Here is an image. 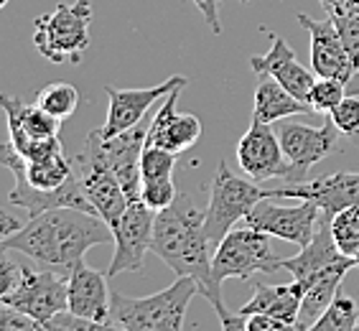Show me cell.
I'll use <instances>...</instances> for the list:
<instances>
[{"instance_id":"obj_12","label":"cell","mask_w":359,"mask_h":331,"mask_svg":"<svg viewBox=\"0 0 359 331\" xmlns=\"http://www.w3.org/2000/svg\"><path fill=\"white\" fill-rule=\"evenodd\" d=\"M237 153V163L250 179L263 184L270 179H285L290 181V168L288 158L283 153V145L278 138L273 128L268 123H260V120H252L248 128V133L240 138L235 148Z\"/></svg>"},{"instance_id":"obj_25","label":"cell","mask_w":359,"mask_h":331,"mask_svg":"<svg viewBox=\"0 0 359 331\" xmlns=\"http://www.w3.org/2000/svg\"><path fill=\"white\" fill-rule=\"evenodd\" d=\"M359 326V304L354 298L337 293L329 309L316 318L311 331H354Z\"/></svg>"},{"instance_id":"obj_26","label":"cell","mask_w":359,"mask_h":331,"mask_svg":"<svg viewBox=\"0 0 359 331\" xmlns=\"http://www.w3.org/2000/svg\"><path fill=\"white\" fill-rule=\"evenodd\" d=\"M332 235L344 255L354 257L359 250V204L346 207L332 217Z\"/></svg>"},{"instance_id":"obj_7","label":"cell","mask_w":359,"mask_h":331,"mask_svg":"<svg viewBox=\"0 0 359 331\" xmlns=\"http://www.w3.org/2000/svg\"><path fill=\"white\" fill-rule=\"evenodd\" d=\"M76 173L82 179V189L92 201L95 212L107 222V227H115L120 217L128 209V194L120 187L118 176L112 171L102 153V130L97 128L84 138V151L74 158Z\"/></svg>"},{"instance_id":"obj_13","label":"cell","mask_w":359,"mask_h":331,"mask_svg":"<svg viewBox=\"0 0 359 331\" xmlns=\"http://www.w3.org/2000/svg\"><path fill=\"white\" fill-rule=\"evenodd\" d=\"M354 265H357V260L344 255L337 248L332 235V217H326L324 212H321V222H318L313 240L309 245H304L296 257H280V270H288L293 281L304 285V293L316 278L326 276L329 270L354 268Z\"/></svg>"},{"instance_id":"obj_18","label":"cell","mask_w":359,"mask_h":331,"mask_svg":"<svg viewBox=\"0 0 359 331\" xmlns=\"http://www.w3.org/2000/svg\"><path fill=\"white\" fill-rule=\"evenodd\" d=\"M298 26H304L311 36V69L316 76H329V79H341L349 82L354 76L352 56L346 54L344 41L339 36L332 18L316 21L311 15H298Z\"/></svg>"},{"instance_id":"obj_28","label":"cell","mask_w":359,"mask_h":331,"mask_svg":"<svg viewBox=\"0 0 359 331\" xmlns=\"http://www.w3.org/2000/svg\"><path fill=\"white\" fill-rule=\"evenodd\" d=\"M344 97H346V82L329 79V76H316L311 95H309V104L313 107V112H326L329 115Z\"/></svg>"},{"instance_id":"obj_2","label":"cell","mask_w":359,"mask_h":331,"mask_svg":"<svg viewBox=\"0 0 359 331\" xmlns=\"http://www.w3.org/2000/svg\"><path fill=\"white\" fill-rule=\"evenodd\" d=\"M112 240V229L102 217L82 209H48V212L28 217L15 235L6 237L11 250H18L41 268L72 270L76 260L95 245Z\"/></svg>"},{"instance_id":"obj_3","label":"cell","mask_w":359,"mask_h":331,"mask_svg":"<svg viewBox=\"0 0 359 331\" xmlns=\"http://www.w3.org/2000/svg\"><path fill=\"white\" fill-rule=\"evenodd\" d=\"M199 293L194 278L176 276L168 288L153 296H125L120 290L110 293L112 326L128 331H181L191 298Z\"/></svg>"},{"instance_id":"obj_27","label":"cell","mask_w":359,"mask_h":331,"mask_svg":"<svg viewBox=\"0 0 359 331\" xmlns=\"http://www.w3.org/2000/svg\"><path fill=\"white\" fill-rule=\"evenodd\" d=\"M176 158H179V153L166 151V148H161V145L145 143L143 156H140V176H143V181L173 179Z\"/></svg>"},{"instance_id":"obj_5","label":"cell","mask_w":359,"mask_h":331,"mask_svg":"<svg viewBox=\"0 0 359 331\" xmlns=\"http://www.w3.org/2000/svg\"><path fill=\"white\" fill-rule=\"evenodd\" d=\"M268 196V189H260L257 181L242 179L237 173L227 168L224 161H219V168L212 181V191H209V204H207V235L212 245H219L224 240L229 229H235L237 222L248 217V212L255 207L257 201Z\"/></svg>"},{"instance_id":"obj_40","label":"cell","mask_w":359,"mask_h":331,"mask_svg":"<svg viewBox=\"0 0 359 331\" xmlns=\"http://www.w3.org/2000/svg\"><path fill=\"white\" fill-rule=\"evenodd\" d=\"M354 260H357V265H359V250H357V255H354Z\"/></svg>"},{"instance_id":"obj_14","label":"cell","mask_w":359,"mask_h":331,"mask_svg":"<svg viewBox=\"0 0 359 331\" xmlns=\"http://www.w3.org/2000/svg\"><path fill=\"white\" fill-rule=\"evenodd\" d=\"M273 199H311L316 201L326 217H334L346 207L359 204V173L339 171L321 176V179H306L296 184H285L283 189H268Z\"/></svg>"},{"instance_id":"obj_30","label":"cell","mask_w":359,"mask_h":331,"mask_svg":"<svg viewBox=\"0 0 359 331\" xmlns=\"http://www.w3.org/2000/svg\"><path fill=\"white\" fill-rule=\"evenodd\" d=\"M179 191H176V184L173 179H156V181H143L140 187V201H145L153 212H161V209L171 207L176 201Z\"/></svg>"},{"instance_id":"obj_16","label":"cell","mask_w":359,"mask_h":331,"mask_svg":"<svg viewBox=\"0 0 359 331\" xmlns=\"http://www.w3.org/2000/svg\"><path fill=\"white\" fill-rule=\"evenodd\" d=\"M148 128H151V120L143 118L138 125H133L118 135H102L104 161L118 176L120 187L128 194V201L140 199V187H143L140 156H143L145 140H148Z\"/></svg>"},{"instance_id":"obj_21","label":"cell","mask_w":359,"mask_h":331,"mask_svg":"<svg viewBox=\"0 0 359 331\" xmlns=\"http://www.w3.org/2000/svg\"><path fill=\"white\" fill-rule=\"evenodd\" d=\"M255 293L237 313L250 316V313H268V316L280 318L290 329H296L298 313H301V301H304V285L293 281L288 285H265L257 283Z\"/></svg>"},{"instance_id":"obj_20","label":"cell","mask_w":359,"mask_h":331,"mask_svg":"<svg viewBox=\"0 0 359 331\" xmlns=\"http://www.w3.org/2000/svg\"><path fill=\"white\" fill-rule=\"evenodd\" d=\"M181 90L184 87H176V90L163 97V104L151 118V128H148V140L145 143L161 145V148L173 153H184L201 138V120L196 115H191V112L176 110Z\"/></svg>"},{"instance_id":"obj_15","label":"cell","mask_w":359,"mask_h":331,"mask_svg":"<svg viewBox=\"0 0 359 331\" xmlns=\"http://www.w3.org/2000/svg\"><path fill=\"white\" fill-rule=\"evenodd\" d=\"M176 87H187V76H171V79L156 84V87H140V90H120L115 84H107L104 92H107L110 107H107L104 125L100 128L102 135H118V133L128 130L133 125H138L153 104L163 100Z\"/></svg>"},{"instance_id":"obj_34","label":"cell","mask_w":359,"mask_h":331,"mask_svg":"<svg viewBox=\"0 0 359 331\" xmlns=\"http://www.w3.org/2000/svg\"><path fill=\"white\" fill-rule=\"evenodd\" d=\"M76 329L97 331V329H104V326L95 324V321H90V318L76 316V313H72L69 309L62 311L59 316L51 318V321H48V326H46V331H76Z\"/></svg>"},{"instance_id":"obj_11","label":"cell","mask_w":359,"mask_h":331,"mask_svg":"<svg viewBox=\"0 0 359 331\" xmlns=\"http://www.w3.org/2000/svg\"><path fill=\"white\" fill-rule=\"evenodd\" d=\"M278 138H280L285 158H288L290 168H293L288 184H296V181L309 179V171H311L313 166L321 163L329 153L337 151L339 128L334 125L332 118H326L321 123V128L288 123L280 128Z\"/></svg>"},{"instance_id":"obj_17","label":"cell","mask_w":359,"mask_h":331,"mask_svg":"<svg viewBox=\"0 0 359 331\" xmlns=\"http://www.w3.org/2000/svg\"><path fill=\"white\" fill-rule=\"evenodd\" d=\"M265 34L270 36V48L268 54L263 56H250V67L257 76H273L283 84L285 90L293 92L298 100L309 102V95H311V87L316 82V74L313 69L304 67L298 62V56L293 54V48L288 46L283 36H278L276 31L263 28Z\"/></svg>"},{"instance_id":"obj_1","label":"cell","mask_w":359,"mask_h":331,"mask_svg":"<svg viewBox=\"0 0 359 331\" xmlns=\"http://www.w3.org/2000/svg\"><path fill=\"white\" fill-rule=\"evenodd\" d=\"M207 212L199 209L191 194H179L171 207L156 212L151 252L166 262L176 276L194 278L199 283V293L215 306L222 329L245 331V316L229 313L222 298V285L215 281L212 270V240L207 235Z\"/></svg>"},{"instance_id":"obj_4","label":"cell","mask_w":359,"mask_h":331,"mask_svg":"<svg viewBox=\"0 0 359 331\" xmlns=\"http://www.w3.org/2000/svg\"><path fill=\"white\" fill-rule=\"evenodd\" d=\"M90 23H92L90 0L59 3L51 13H43L36 18V31H34L36 51L54 64H64V62L79 64L92 41Z\"/></svg>"},{"instance_id":"obj_24","label":"cell","mask_w":359,"mask_h":331,"mask_svg":"<svg viewBox=\"0 0 359 331\" xmlns=\"http://www.w3.org/2000/svg\"><path fill=\"white\" fill-rule=\"evenodd\" d=\"M34 102L39 104V107H43L48 115H54V118H59V120H67L69 115H74L76 104H79V92H76V87L69 82H51L36 92Z\"/></svg>"},{"instance_id":"obj_10","label":"cell","mask_w":359,"mask_h":331,"mask_svg":"<svg viewBox=\"0 0 359 331\" xmlns=\"http://www.w3.org/2000/svg\"><path fill=\"white\" fill-rule=\"evenodd\" d=\"M153 224H156V212L145 201H128L125 214L112 227L115 255L110 260V268L104 270L107 278L143 270L145 255L151 252L153 245Z\"/></svg>"},{"instance_id":"obj_38","label":"cell","mask_w":359,"mask_h":331,"mask_svg":"<svg viewBox=\"0 0 359 331\" xmlns=\"http://www.w3.org/2000/svg\"><path fill=\"white\" fill-rule=\"evenodd\" d=\"M21 227H23V224L18 222V217H15V214H11L8 209H0V240H6V237L15 235Z\"/></svg>"},{"instance_id":"obj_8","label":"cell","mask_w":359,"mask_h":331,"mask_svg":"<svg viewBox=\"0 0 359 331\" xmlns=\"http://www.w3.org/2000/svg\"><path fill=\"white\" fill-rule=\"evenodd\" d=\"M8 306L23 311L46 331L48 321L69 309V273L56 268H23V276L6 298Z\"/></svg>"},{"instance_id":"obj_33","label":"cell","mask_w":359,"mask_h":331,"mask_svg":"<svg viewBox=\"0 0 359 331\" xmlns=\"http://www.w3.org/2000/svg\"><path fill=\"white\" fill-rule=\"evenodd\" d=\"M8 250H11V248L0 240V298H6L8 293L18 285V281H21V276H23V268L11 260Z\"/></svg>"},{"instance_id":"obj_6","label":"cell","mask_w":359,"mask_h":331,"mask_svg":"<svg viewBox=\"0 0 359 331\" xmlns=\"http://www.w3.org/2000/svg\"><path fill=\"white\" fill-rule=\"evenodd\" d=\"M215 281L224 283L229 278H250L255 273H276L280 270V257L273 252L268 232L242 224L240 229H229L224 240L215 248L212 257Z\"/></svg>"},{"instance_id":"obj_32","label":"cell","mask_w":359,"mask_h":331,"mask_svg":"<svg viewBox=\"0 0 359 331\" xmlns=\"http://www.w3.org/2000/svg\"><path fill=\"white\" fill-rule=\"evenodd\" d=\"M0 331H41V326L23 311L0 301Z\"/></svg>"},{"instance_id":"obj_23","label":"cell","mask_w":359,"mask_h":331,"mask_svg":"<svg viewBox=\"0 0 359 331\" xmlns=\"http://www.w3.org/2000/svg\"><path fill=\"white\" fill-rule=\"evenodd\" d=\"M352 268H337V270H329L326 276L316 278L304 293V301H301V313H298V321H296V329L298 331H309L313 324H316V318L329 309L334 298H337L339 288H341V281L344 276L349 273Z\"/></svg>"},{"instance_id":"obj_35","label":"cell","mask_w":359,"mask_h":331,"mask_svg":"<svg viewBox=\"0 0 359 331\" xmlns=\"http://www.w3.org/2000/svg\"><path fill=\"white\" fill-rule=\"evenodd\" d=\"M290 326L280 318L268 316V313H250L245 316V331H288Z\"/></svg>"},{"instance_id":"obj_9","label":"cell","mask_w":359,"mask_h":331,"mask_svg":"<svg viewBox=\"0 0 359 331\" xmlns=\"http://www.w3.org/2000/svg\"><path fill=\"white\" fill-rule=\"evenodd\" d=\"M318 222H321V207L316 201L298 199V204L283 207V204H273V196H265L250 209L248 217L242 219V224L304 248L316 235Z\"/></svg>"},{"instance_id":"obj_29","label":"cell","mask_w":359,"mask_h":331,"mask_svg":"<svg viewBox=\"0 0 359 331\" xmlns=\"http://www.w3.org/2000/svg\"><path fill=\"white\" fill-rule=\"evenodd\" d=\"M329 118L339 128L341 135L359 143V95H346L341 102L329 112Z\"/></svg>"},{"instance_id":"obj_37","label":"cell","mask_w":359,"mask_h":331,"mask_svg":"<svg viewBox=\"0 0 359 331\" xmlns=\"http://www.w3.org/2000/svg\"><path fill=\"white\" fill-rule=\"evenodd\" d=\"M324 6L326 15H344V13H359V0H318Z\"/></svg>"},{"instance_id":"obj_22","label":"cell","mask_w":359,"mask_h":331,"mask_svg":"<svg viewBox=\"0 0 359 331\" xmlns=\"http://www.w3.org/2000/svg\"><path fill=\"white\" fill-rule=\"evenodd\" d=\"M313 107L304 100H298L283 84L273 76H260L255 87V102H252V120L260 123H278V120L293 118V115H311Z\"/></svg>"},{"instance_id":"obj_41","label":"cell","mask_w":359,"mask_h":331,"mask_svg":"<svg viewBox=\"0 0 359 331\" xmlns=\"http://www.w3.org/2000/svg\"><path fill=\"white\" fill-rule=\"evenodd\" d=\"M242 3H250V0H242Z\"/></svg>"},{"instance_id":"obj_36","label":"cell","mask_w":359,"mask_h":331,"mask_svg":"<svg viewBox=\"0 0 359 331\" xmlns=\"http://www.w3.org/2000/svg\"><path fill=\"white\" fill-rule=\"evenodd\" d=\"M219 0H194V6L199 8L201 15H204V21L207 26L212 28V34H219L222 26H219V6H217Z\"/></svg>"},{"instance_id":"obj_39","label":"cell","mask_w":359,"mask_h":331,"mask_svg":"<svg viewBox=\"0 0 359 331\" xmlns=\"http://www.w3.org/2000/svg\"><path fill=\"white\" fill-rule=\"evenodd\" d=\"M6 6H8V0H0V11H3Z\"/></svg>"},{"instance_id":"obj_19","label":"cell","mask_w":359,"mask_h":331,"mask_svg":"<svg viewBox=\"0 0 359 331\" xmlns=\"http://www.w3.org/2000/svg\"><path fill=\"white\" fill-rule=\"evenodd\" d=\"M110 293L107 290V273L90 268L87 262L76 260L69 270V311L95 324L112 329L110 318Z\"/></svg>"},{"instance_id":"obj_42","label":"cell","mask_w":359,"mask_h":331,"mask_svg":"<svg viewBox=\"0 0 359 331\" xmlns=\"http://www.w3.org/2000/svg\"><path fill=\"white\" fill-rule=\"evenodd\" d=\"M357 329H359V326H357Z\"/></svg>"},{"instance_id":"obj_31","label":"cell","mask_w":359,"mask_h":331,"mask_svg":"<svg viewBox=\"0 0 359 331\" xmlns=\"http://www.w3.org/2000/svg\"><path fill=\"white\" fill-rule=\"evenodd\" d=\"M332 21L341 36V41H344L346 54L352 56L354 69H359V13L332 15Z\"/></svg>"}]
</instances>
